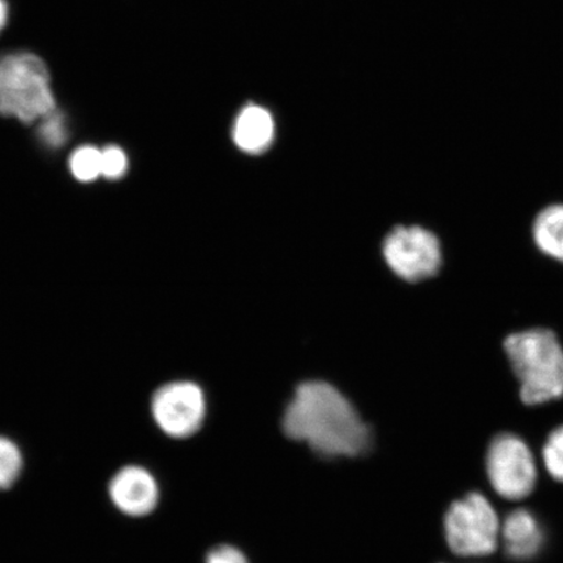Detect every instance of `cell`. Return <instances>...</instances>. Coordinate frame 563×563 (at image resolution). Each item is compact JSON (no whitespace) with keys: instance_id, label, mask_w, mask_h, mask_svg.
Wrapping results in <instances>:
<instances>
[{"instance_id":"obj_1","label":"cell","mask_w":563,"mask_h":563,"mask_svg":"<svg viewBox=\"0 0 563 563\" xmlns=\"http://www.w3.org/2000/svg\"><path fill=\"white\" fill-rule=\"evenodd\" d=\"M288 439L305 442L325 457H354L368 452L371 429L350 400L322 382L302 384L284 417Z\"/></svg>"},{"instance_id":"obj_2","label":"cell","mask_w":563,"mask_h":563,"mask_svg":"<svg viewBox=\"0 0 563 563\" xmlns=\"http://www.w3.org/2000/svg\"><path fill=\"white\" fill-rule=\"evenodd\" d=\"M504 351L523 404L538 406L563 397V346L553 330L531 328L512 333L506 336Z\"/></svg>"},{"instance_id":"obj_3","label":"cell","mask_w":563,"mask_h":563,"mask_svg":"<svg viewBox=\"0 0 563 563\" xmlns=\"http://www.w3.org/2000/svg\"><path fill=\"white\" fill-rule=\"evenodd\" d=\"M55 109L51 75L37 55L0 56V114L32 123Z\"/></svg>"},{"instance_id":"obj_4","label":"cell","mask_w":563,"mask_h":563,"mask_svg":"<svg viewBox=\"0 0 563 563\" xmlns=\"http://www.w3.org/2000/svg\"><path fill=\"white\" fill-rule=\"evenodd\" d=\"M443 527L449 548L460 558L490 555L496 552L501 537L495 508L477 492L450 505Z\"/></svg>"},{"instance_id":"obj_5","label":"cell","mask_w":563,"mask_h":563,"mask_svg":"<svg viewBox=\"0 0 563 563\" xmlns=\"http://www.w3.org/2000/svg\"><path fill=\"white\" fill-rule=\"evenodd\" d=\"M487 474L492 488L509 501L530 496L538 481L531 449L512 433H501L492 440L487 453Z\"/></svg>"},{"instance_id":"obj_6","label":"cell","mask_w":563,"mask_h":563,"mask_svg":"<svg viewBox=\"0 0 563 563\" xmlns=\"http://www.w3.org/2000/svg\"><path fill=\"white\" fill-rule=\"evenodd\" d=\"M386 264L399 278L421 282L432 278L442 265L440 239L421 227H398L383 246Z\"/></svg>"},{"instance_id":"obj_7","label":"cell","mask_w":563,"mask_h":563,"mask_svg":"<svg viewBox=\"0 0 563 563\" xmlns=\"http://www.w3.org/2000/svg\"><path fill=\"white\" fill-rule=\"evenodd\" d=\"M154 421L168 438H191L206 419V397L192 383H172L159 387L152 398Z\"/></svg>"},{"instance_id":"obj_8","label":"cell","mask_w":563,"mask_h":563,"mask_svg":"<svg viewBox=\"0 0 563 563\" xmlns=\"http://www.w3.org/2000/svg\"><path fill=\"white\" fill-rule=\"evenodd\" d=\"M110 503L130 518H144L157 509L159 485L145 467L126 464L111 476L108 485Z\"/></svg>"},{"instance_id":"obj_9","label":"cell","mask_w":563,"mask_h":563,"mask_svg":"<svg viewBox=\"0 0 563 563\" xmlns=\"http://www.w3.org/2000/svg\"><path fill=\"white\" fill-rule=\"evenodd\" d=\"M506 554L516 561H528L543 551L545 532L533 512L514 510L505 518L501 537Z\"/></svg>"},{"instance_id":"obj_10","label":"cell","mask_w":563,"mask_h":563,"mask_svg":"<svg viewBox=\"0 0 563 563\" xmlns=\"http://www.w3.org/2000/svg\"><path fill=\"white\" fill-rule=\"evenodd\" d=\"M276 124L269 111L262 106H246L238 115L232 137L239 150L249 154H262L269 150Z\"/></svg>"},{"instance_id":"obj_11","label":"cell","mask_w":563,"mask_h":563,"mask_svg":"<svg viewBox=\"0 0 563 563\" xmlns=\"http://www.w3.org/2000/svg\"><path fill=\"white\" fill-rule=\"evenodd\" d=\"M532 239L543 255L563 263V203L539 211L532 223Z\"/></svg>"},{"instance_id":"obj_12","label":"cell","mask_w":563,"mask_h":563,"mask_svg":"<svg viewBox=\"0 0 563 563\" xmlns=\"http://www.w3.org/2000/svg\"><path fill=\"white\" fill-rule=\"evenodd\" d=\"M24 470V455L18 443L0 435V492L9 490L19 482Z\"/></svg>"},{"instance_id":"obj_13","label":"cell","mask_w":563,"mask_h":563,"mask_svg":"<svg viewBox=\"0 0 563 563\" xmlns=\"http://www.w3.org/2000/svg\"><path fill=\"white\" fill-rule=\"evenodd\" d=\"M69 170L77 180H96L102 175V151L91 145L77 147L69 158Z\"/></svg>"},{"instance_id":"obj_14","label":"cell","mask_w":563,"mask_h":563,"mask_svg":"<svg viewBox=\"0 0 563 563\" xmlns=\"http://www.w3.org/2000/svg\"><path fill=\"white\" fill-rule=\"evenodd\" d=\"M40 121L38 135L42 143L48 147H53V150H58V147L66 144L68 129L66 117L63 115L62 112L55 109L40 119Z\"/></svg>"},{"instance_id":"obj_15","label":"cell","mask_w":563,"mask_h":563,"mask_svg":"<svg viewBox=\"0 0 563 563\" xmlns=\"http://www.w3.org/2000/svg\"><path fill=\"white\" fill-rule=\"evenodd\" d=\"M543 457L548 474L554 481L563 483V426L549 434L543 448Z\"/></svg>"},{"instance_id":"obj_16","label":"cell","mask_w":563,"mask_h":563,"mask_svg":"<svg viewBox=\"0 0 563 563\" xmlns=\"http://www.w3.org/2000/svg\"><path fill=\"white\" fill-rule=\"evenodd\" d=\"M129 168V158L121 147L106 146L102 151V176L106 179L117 180L123 178Z\"/></svg>"},{"instance_id":"obj_17","label":"cell","mask_w":563,"mask_h":563,"mask_svg":"<svg viewBox=\"0 0 563 563\" xmlns=\"http://www.w3.org/2000/svg\"><path fill=\"white\" fill-rule=\"evenodd\" d=\"M206 563H250L245 555L238 548L231 545H220L207 555Z\"/></svg>"},{"instance_id":"obj_18","label":"cell","mask_w":563,"mask_h":563,"mask_svg":"<svg viewBox=\"0 0 563 563\" xmlns=\"http://www.w3.org/2000/svg\"><path fill=\"white\" fill-rule=\"evenodd\" d=\"M7 19H9V7H7L4 0H0V31L3 30Z\"/></svg>"}]
</instances>
